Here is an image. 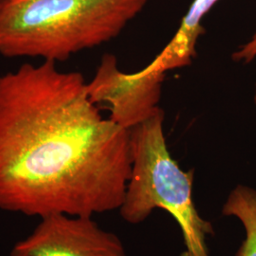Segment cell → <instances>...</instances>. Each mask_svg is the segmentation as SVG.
I'll use <instances>...</instances> for the list:
<instances>
[{"label":"cell","mask_w":256,"mask_h":256,"mask_svg":"<svg viewBox=\"0 0 256 256\" xmlns=\"http://www.w3.org/2000/svg\"><path fill=\"white\" fill-rule=\"evenodd\" d=\"M132 162L130 132L102 114L82 74L43 61L0 76V210H119Z\"/></svg>","instance_id":"obj_1"},{"label":"cell","mask_w":256,"mask_h":256,"mask_svg":"<svg viewBox=\"0 0 256 256\" xmlns=\"http://www.w3.org/2000/svg\"><path fill=\"white\" fill-rule=\"evenodd\" d=\"M149 0L0 1V55L61 62L108 43Z\"/></svg>","instance_id":"obj_2"},{"label":"cell","mask_w":256,"mask_h":256,"mask_svg":"<svg viewBox=\"0 0 256 256\" xmlns=\"http://www.w3.org/2000/svg\"><path fill=\"white\" fill-rule=\"evenodd\" d=\"M164 117L160 110L129 131L133 162L120 214L137 225L156 209L165 210L182 230L186 256H210L207 241L214 234V225L194 205V172L182 169L169 151Z\"/></svg>","instance_id":"obj_3"},{"label":"cell","mask_w":256,"mask_h":256,"mask_svg":"<svg viewBox=\"0 0 256 256\" xmlns=\"http://www.w3.org/2000/svg\"><path fill=\"white\" fill-rule=\"evenodd\" d=\"M166 75L137 76L120 70L115 55L102 56L88 92L92 101L106 104L110 119L128 131L152 118L160 110Z\"/></svg>","instance_id":"obj_4"},{"label":"cell","mask_w":256,"mask_h":256,"mask_svg":"<svg viewBox=\"0 0 256 256\" xmlns=\"http://www.w3.org/2000/svg\"><path fill=\"white\" fill-rule=\"evenodd\" d=\"M10 256H128L117 234L92 218L63 214L40 218L36 228L12 248Z\"/></svg>","instance_id":"obj_5"},{"label":"cell","mask_w":256,"mask_h":256,"mask_svg":"<svg viewBox=\"0 0 256 256\" xmlns=\"http://www.w3.org/2000/svg\"><path fill=\"white\" fill-rule=\"evenodd\" d=\"M220 0H194L170 43L144 68L135 74L166 75L167 72L192 64L196 57V45L205 30L202 22Z\"/></svg>","instance_id":"obj_6"},{"label":"cell","mask_w":256,"mask_h":256,"mask_svg":"<svg viewBox=\"0 0 256 256\" xmlns=\"http://www.w3.org/2000/svg\"><path fill=\"white\" fill-rule=\"evenodd\" d=\"M222 214L238 220L245 230V238L236 256H256V189L238 185L230 192Z\"/></svg>","instance_id":"obj_7"},{"label":"cell","mask_w":256,"mask_h":256,"mask_svg":"<svg viewBox=\"0 0 256 256\" xmlns=\"http://www.w3.org/2000/svg\"><path fill=\"white\" fill-rule=\"evenodd\" d=\"M232 59L236 63L248 64L256 59V32L246 44L238 48L232 54Z\"/></svg>","instance_id":"obj_8"},{"label":"cell","mask_w":256,"mask_h":256,"mask_svg":"<svg viewBox=\"0 0 256 256\" xmlns=\"http://www.w3.org/2000/svg\"><path fill=\"white\" fill-rule=\"evenodd\" d=\"M6 1H9V2H20V1H24V0H6Z\"/></svg>","instance_id":"obj_9"},{"label":"cell","mask_w":256,"mask_h":256,"mask_svg":"<svg viewBox=\"0 0 256 256\" xmlns=\"http://www.w3.org/2000/svg\"><path fill=\"white\" fill-rule=\"evenodd\" d=\"M254 104H256V90H254Z\"/></svg>","instance_id":"obj_10"},{"label":"cell","mask_w":256,"mask_h":256,"mask_svg":"<svg viewBox=\"0 0 256 256\" xmlns=\"http://www.w3.org/2000/svg\"><path fill=\"white\" fill-rule=\"evenodd\" d=\"M0 1H1V0H0Z\"/></svg>","instance_id":"obj_11"}]
</instances>
